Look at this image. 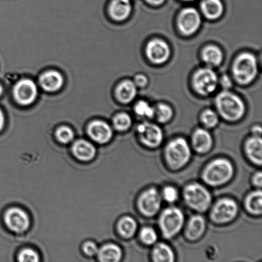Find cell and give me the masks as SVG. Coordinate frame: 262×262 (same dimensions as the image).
I'll use <instances>...</instances> for the list:
<instances>
[{
  "label": "cell",
  "instance_id": "obj_10",
  "mask_svg": "<svg viewBox=\"0 0 262 262\" xmlns=\"http://www.w3.org/2000/svg\"><path fill=\"white\" fill-rule=\"evenodd\" d=\"M4 220L8 228L16 233L25 232L30 225V218L27 213L18 207H12L7 210Z\"/></svg>",
  "mask_w": 262,
  "mask_h": 262
},
{
  "label": "cell",
  "instance_id": "obj_13",
  "mask_svg": "<svg viewBox=\"0 0 262 262\" xmlns=\"http://www.w3.org/2000/svg\"><path fill=\"white\" fill-rule=\"evenodd\" d=\"M201 23V17L199 12L194 8L184 9L179 17V29L184 35H191L196 32Z\"/></svg>",
  "mask_w": 262,
  "mask_h": 262
},
{
  "label": "cell",
  "instance_id": "obj_9",
  "mask_svg": "<svg viewBox=\"0 0 262 262\" xmlns=\"http://www.w3.org/2000/svg\"><path fill=\"white\" fill-rule=\"evenodd\" d=\"M161 205V198L158 190H146L139 198L138 205L140 212L146 217H152L158 214Z\"/></svg>",
  "mask_w": 262,
  "mask_h": 262
},
{
  "label": "cell",
  "instance_id": "obj_5",
  "mask_svg": "<svg viewBox=\"0 0 262 262\" xmlns=\"http://www.w3.org/2000/svg\"><path fill=\"white\" fill-rule=\"evenodd\" d=\"M185 202L191 209L204 212L210 207L212 196L208 190L199 184L188 185L184 191Z\"/></svg>",
  "mask_w": 262,
  "mask_h": 262
},
{
  "label": "cell",
  "instance_id": "obj_2",
  "mask_svg": "<svg viewBox=\"0 0 262 262\" xmlns=\"http://www.w3.org/2000/svg\"><path fill=\"white\" fill-rule=\"evenodd\" d=\"M234 169L230 161L218 159L213 161L204 169L202 178L211 186H220L227 183L232 178Z\"/></svg>",
  "mask_w": 262,
  "mask_h": 262
},
{
  "label": "cell",
  "instance_id": "obj_3",
  "mask_svg": "<svg viewBox=\"0 0 262 262\" xmlns=\"http://www.w3.org/2000/svg\"><path fill=\"white\" fill-rule=\"evenodd\" d=\"M236 81L242 84L251 83L258 74V63L255 56L250 53L241 54L233 66Z\"/></svg>",
  "mask_w": 262,
  "mask_h": 262
},
{
  "label": "cell",
  "instance_id": "obj_4",
  "mask_svg": "<svg viewBox=\"0 0 262 262\" xmlns=\"http://www.w3.org/2000/svg\"><path fill=\"white\" fill-rule=\"evenodd\" d=\"M191 155L189 144L183 138L172 140L166 148L167 163L173 169L181 168L188 163Z\"/></svg>",
  "mask_w": 262,
  "mask_h": 262
},
{
  "label": "cell",
  "instance_id": "obj_17",
  "mask_svg": "<svg viewBox=\"0 0 262 262\" xmlns=\"http://www.w3.org/2000/svg\"><path fill=\"white\" fill-rule=\"evenodd\" d=\"M192 146L200 154H205L212 148V138L207 130L198 129L192 135Z\"/></svg>",
  "mask_w": 262,
  "mask_h": 262
},
{
  "label": "cell",
  "instance_id": "obj_6",
  "mask_svg": "<svg viewBox=\"0 0 262 262\" xmlns=\"http://www.w3.org/2000/svg\"><path fill=\"white\" fill-rule=\"evenodd\" d=\"M184 215L177 207H169L162 213L159 225L164 237L170 238L176 236L183 227Z\"/></svg>",
  "mask_w": 262,
  "mask_h": 262
},
{
  "label": "cell",
  "instance_id": "obj_34",
  "mask_svg": "<svg viewBox=\"0 0 262 262\" xmlns=\"http://www.w3.org/2000/svg\"><path fill=\"white\" fill-rule=\"evenodd\" d=\"M140 238L145 245H151L158 240V235L152 228L145 227L141 230Z\"/></svg>",
  "mask_w": 262,
  "mask_h": 262
},
{
  "label": "cell",
  "instance_id": "obj_19",
  "mask_svg": "<svg viewBox=\"0 0 262 262\" xmlns=\"http://www.w3.org/2000/svg\"><path fill=\"white\" fill-rule=\"evenodd\" d=\"M109 11L113 19L118 21L126 19L131 12L130 0H112Z\"/></svg>",
  "mask_w": 262,
  "mask_h": 262
},
{
  "label": "cell",
  "instance_id": "obj_30",
  "mask_svg": "<svg viewBox=\"0 0 262 262\" xmlns=\"http://www.w3.org/2000/svg\"><path fill=\"white\" fill-rule=\"evenodd\" d=\"M132 124V120L129 115L121 113L116 115L114 119V125L115 129L120 131L126 130Z\"/></svg>",
  "mask_w": 262,
  "mask_h": 262
},
{
  "label": "cell",
  "instance_id": "obj_40",
  "mask_svg": "<svg viewBox=\"0 0 262 262\" xmlns=\"http://www.w3.org/2000/svg\"><path fill=\"white\" fill-rule=\"evenodd\" d=\"M253 183L256 187H261L262 185V174L260 171L256 173L253 178Z\"/></svg>",
  "mask_w": 262,
  "mask_h": 262
},
{
  "label": "cell",
  "instance_id": "obj_25",
  "mask_svg": "<svg viewBox=\"0 0 262 262\" xmlns=\"http://www.w3.org/2000/svg\"><path fill=\"white\" fill-rule=\"evenodd\" d=\"M223 58L222 51L217 46H209L203 50V60L210 66H220L222 62Z\"/></svg>",
  "mask_w": 262,
  "mask_h": 262
},
{
  "label": "cell",
  "instance_id": "obj_36",
  "mask_svg": "<svg viewBox=\"0 0 262 262\" xmlns=\"http://www.w3.org/2000/svg\"><path fill=\"white\" fill-rule=\"evenodd\" d=\"M164 199L167 202L174 203L178 199L179 194L177 190L172 186H167L164 189L163 192Z\"/></svg>",
  "mask_w": 262,
  "mask_h": 262
},
{
  "label": "cell",
  "instance_id": "obj_12",
  "mask_svg": "<svg viewBox=\"0 0 262 262\" xmlns=\"http://www.w3.org/2000/svg\"><path fill=\"white\" fill-rule=\"evenodd\" d=\"M14 96L15 101L23 106L32 104L37 98V86L30 79H22L15 84Z\"/></svg>",
  "mask_w": 262,
  "mask_h": 262
},
{
  "label": "cell",
  "instance_id": "obj_20",
  "mask_svg": "<svg viewBox=\"0 0 262 262\" xmlns=\"http://www.w3.org/2000/svg\"><path fill=\"white\" fill-rule=\"evenodd\" d=\"M246 152L254 164L261 166L262 163V141L260 136H254L246 141Z\"/></svg>",
  "mask_w": 262,
  "mask_h": 262
},
{
  "label": "cell",
  "instance_id": "obj_44",
  "mask_svg": "<svg viewBox=\"0 0 262 262\" xmlns=\"http://www.w3.org/2000/svg\"><path fill=\"white\" fill-rule=\"evenodd\" d=\"M2 92H3L2 86L1 84H0V96H2Z\"/></svg>",
  "mask_w": 262,
  "mask_h": 262
},
{
  "label": "cell",
  "instance_id": "obj_8",
  "mask_svg": "<svg viewBox=\"0 0 262 262\" xmlns=\"http://www.w3.org/2000/svg\"><path fill=\"white\" fill-rule=\"evenodd\" d=\"M238 206L234 200L223 199L213 207L210 217L213 222L220 224L232 222L237 216Z\"/></svg>",
  "mask_w": 262,
  "mask_h": 262
},
{
  "label": "cell",
  "instance_id": "obj_38",
  "mask_svg": "<svg viewBox=\"0 0 262 262\" xmlns=\"http://www.w3.org/2000/svg\"><path fill=\"white\" fill-rule=\"evenodd\" d=\"M135 84L136 86L143 88V87L147 85L148 79L145 75H143V74H138V75L135 77Z\"/></svg>",
  "mask_w": 262,
  "mask_h": 262
},
{
  "label": "cell",
  "instance_id": "obj_22",
  "mask_svg": "<svg viewBox=\"0 0 262 262\" xmlns=\"http://www.w3.org/2000/svg\"><path fill=\"white\" fill-rule=\"evenodd\" d=\"M201 9L207 19L215 20L223 14L224 8L221 0H202Z\"/></svg>",
  "mask_w": 262,
  "mask_h": 262
},
{
  "label": "cell",
  "instance_id": "obj_18",
  "mask_svg": "<svg viewBox=\"0 0 262 262\" xmlns=\"http://www.w3.org/2000/svg\"><path fill=\"white\" fill-rule=\"evenodd\" d=\"M63 83L62 76L58 72L48 71L40 78V84L45 91L50 92L58 91Z\"/></svg>",
  "mask_w": 262,
  "mask_h": 262
},
{
  "label": "cell",
  "instance_id": "obj_14",
  "mask_svg": "<svg viewBox=\"0 0 262 262\" xmlns=\"http://www.w3.org/2000/svg\"><path fill=\"white\" fill-rule=\"evenodd\" d=\"M146 54L151 62L161 64L168 60L171 51L166 42L160 39H154L146 45Z\"/></svg>",
  "mask_w": 262,
  "mask_h": 262
},
{
  "label": "cell",
  "instance_id": "obj_21",
  "mask_svg": "<svg viewBox=\"0 0 262 262\" xmlns=\"http://www.w3.org/2000/svg\"><path fill=\"white\" fill-rule=\"evenodd\" d=\"M206 224L201 215H194L190 219L186 229V237L189 241H196L202 237Z\"/></svg>",
  "mask_w": 262,
  "mask_h": 262
},
{
  "label": "cell",
  "instance_id": "obj_15",
  "mask_svg": "<svg viewBox=\"0 0 262 262\" xmlns=\"http://www.w3.org/2000/svg\"><path fill=\"white\" fill-rule=\"evenodd\" d=\"M87 132L92 140L99 144L107 143L113 136L111 127L101 120H95L91 122L89 125Z\"/></svg>",
  "mask_w": 262,
  "mask_h": 262
},
{
  "label": "cell",
  "instance_id": "obj_39",
  "mask_svg": "<svg viewBox=\"0 0 262 262\" xmlns=\"http://www.w3.org/2000/svg\"><path fill=\"white\" fill-rule=\"evenodd\" d=\"M221 84L224 89H229L232 85V81L227 75L222 76L221 79Z\"/></svg>",
  "mask_w": 262,
  "mask_h": 262
},
{
  "label": "cell",
  "instance_id": "obj_42",
  "mask_svg": "<svg viewBox=\"0 0 262 262\" xmlns=\"http://www.w3.org/2000/svg\"><path fill=\"white\" fill-rule=\"evenodd\" d=\"M253 135L255 136H260L261 134V128L258 125L253 127L252 129Z\"/></svg>",
  "mask_w": 262,
  "mask_h": 262
},
{
  "label": "cell",
  "instance_id": "obj_41",
  "mask_svg": "<svg viewBox=\"0 0 262 262\" xmlns=\"http://www.w3.org/2000/svg\"><path fill=\"white\" fill-rule=\"evenodd\" d=\"M145 1L148 3L149 4L154 5V6H158L163 4L165 0H145Z\"/></svg>",
  "mask_w": 262,
  "mask_h": 262
},
{
  "label": "cell",
  "instance_id": "obj_7",
  "mask_svg": "<svg viewBox=\"0 0 262 262\" xmlns=\"http://www.w3.org/2000/svg\"><path fill=\"white\" fill-rule=\"evenodd\" d=\"M217 74L209 68L199 69L194 74L193 85L198 93L207 96L213 93L217 88Z\"/></svg>",
  "mask_w": 262,
  "mask_h": 262
},
{
  "label": "cell",
  "instance_id": "obj_16",
  "mask_svg": "<svg viewBox=\"0 0 262 262\" xmlns=\"http://www.w3.org/2000/svg\"><path fill=\"white\" fill-rule=\"evenodd\" d=\"M72 151L77 159L83 161H91L96 154L95 146L85 140L76 141L72 146Z\"/></svg>",
  "mask_w": 262,
  "mask_h": 262
},
{
  "label": "cell",
  "instance_id": "obj_33",
  "mask_svg": "<svg viewBox=\"0 0 262 262\" xmlns=\"http://www.w3.org/2000/svg\"><path fill=\"white\" fill-rule=\"evenodd\" d=\"M136 114L141 117L151 118L154 116V108L150 106L147 102L140 101L136 104L135 107Z\"/></svg>",
  "mask_w": 262,
  "mask_h": 262
},
{
  "label": "cell",
  "instance_id": "obj_29",
  "mask_svg": "<svg viewBox=\"0 0 262 262\" xmlns=\"http://www.w3.org/2000/svg\"><path fill=\"white\" fill-rule=\"evenodd\" d=\"M173 115V110L166 104H159L156 108H154V116H156L158 121L161 123L168 122L171 120Z\"/></svg>",
  "mask_w": 262,
  "mask_h": 262
},
{
  "label": "cell",
  "instance_id": "obj_32",
  "mask_svg": "<svg viewBox=\"0 0 262 262\" xmlns=\"http://www.w3.org/2000/svg\"><path fill=\"white\" fill-rule=\"evenodd\" d=\"M56 137L58 141L63 144L70 143L74 138V133L70 127L61 126L56 130Z\"/></svg>",
  "mask_w": 262,
  "mask_h": 262
},
{
  "label": "cell",
  "instance_id": "obj_26",
  "mask_svg": "<svg viewBox=\"0 0 262 262\" xmlns=\"http://www.w3.org/2000/svg\"><path fill=\"white\" fill-rule=\"evenodd\" d=\"M152 258L156 262H173L174 260V255L173 250L168 245L160 243L154 248Z\"/></svg>",
  "mask_w": 262,
  "mask_h": 262
},
{
  "label": "cell",
  "instance_id": "obj_27",
  "mask_svg": "<svg viewBox=\"0 0 262 262\" xmlns=\"http://www.w3.org/2000/svg\"><path fill=\"white\" fill-rule=\"evenodd\" d=\"M245 205L249 212L260 215L262 212V193L260 190L251 192L246 198Z\"/></svg>",
  "mask_w": 262,
  "mask_h": 262
},
{
  "label": "cell",
  "instance_id": "obj_37",
  "mask_svg": "<svg viewBox=\"0 0 262 262\" xmlns=\"http://www.w3.org/2000/svg\"><path fill=\"white\" fill-rule=\"evenodd\" d=\"M83 250L86 255L90 256L96 255L98 253L99 249L96 244L91 241H89L84 244Z\"/></svg>",
  "mask_w": 262,
  "mask_h": 262
},
{
  "label": "cell",
  "instance_id": "obj_35",
  "mask_svg": "<svg viewBox=\"0 0 262 262\" xmlns=\"http://www.w3.org/2000/svg\"><path fill=\"white\" fill-rule=\"evenodd\" d=\"M17 258L18 261L20 262H37L39 261V256L37 253L30 248L23 249L18 255Z\"/></svg>",
  "mask_w": 262,
  "mask_h": 262
},
{
  "label": "cell",
  "instance_id": "obj_43",
  "mask_svg": "<svg viewBox=\"0 0 262 262\" xmlns=\"http://www.w3.org/2000/svg\"><path fill=\"white\" fill-rule=\"evenodd\" d=\"M5 125V117L4 114L0 109V130H2Z\"/></svg>",
  "mask_w": 262,
  "mask_h": 262
},
{
  "label": "cell",
  "instance_id": "obj_31",
  "mask_svg": "<svg viewBox=\"0 0 262 262\" xmlns=\"http://www.w3.org/2000/svg\"><path fill=\"white\" fill-rule=\"evenodd\" d=\"M201 120L205 126L213 128L216 126L219 122V117L213 110H207L202 114Z\"/></svg>",
  "mask_w": 262,
  "mask_h": 262
},
{
  "label": "cell",
  "instance_id": "obj_45",
  "mask_svg": "<svg viewBox=\"0 0 262 262\" xmlns=\"http://www.w3.org/2000/svg\"><path fill=\"white\" fill-rule=\"evenodd\" d=\"M184 1H193V0H184Z\"/></svg>",
  "mask_w": 262,
  "mask_h": 262
},
{
  "label": "cell",
  "instance_id": "obj_1",
  "mask_svg": "<svg viewBox=\"0 0 262 262\" xmlns=\"http://www.w3.org/2000/svg\"><path fill=\"white\" fill-rule=\"evenodd\" d=\"M217 109L223 119L237 121L244 116L246 107L242 100L230 92H221L215 99Z\"/></svg>",
  "mask_w": 262,
  "mask_h": 262
},
{
  "label": "cell",
  "instance_id": "obj_28",
  "mask_svg": "<svg viewBox=\"0 0 262 262\" xmlns=\"http://www.w3.org/2000/svg\"><path fill=\"white\" fill-rule=\"evenodd\" d=\"M137 223L133 217L125 216L118 223V231L120 235L124 238L132 237L137 230Z\"/></svg>",
  "mask_w": 262,
  "mask_h": 262
},
{
  "label": "cell",
  "instance_id": "obj_24",
  "mask_svg": "<svg viewBox=\"0 0 262 262\" xmlns=\"http://www.w3.org/2000/svg\"><path fill=\"white\" fill-rule=\"evenodd\" d=\"M99 260L102 262H117L122 256L121 249L114 244H107L98 251Z\"/></svg>",
  "mask_w": 262,
  "mask_h": 262
},
{
  "label": "cell",
  "instance_id": "obj_23",
  "mask_svg": "<svg viewBox=\"0 0 262 262\" xmlns=\"http://www.w3.org/2000/svg\"><path fill=\"white\" fill-rule=\"evenodd\" d=\"M137 89L135 83L126 80L122 82L117 87L116 94L118 99L122 103H129L135 98Z\"/></svg>",
  "mask_w": 262,
  "mask_h": 262
},
{
  "label": "cell",
  "instance_id": "obj_11",
  "mask_svg": "<svg viewBox=\"0 0 262 262\" xmlns=\"http://www.w3.org/2000/svg\"><path fill=\"white\" fill-rule=\"evenodd\" d=\"M137 130L141 142L148 147H158L163 142V131L158 125L144 122L138 125Z\"/></svg>",
  "mask_w": 262,
  "mask_h": 262
}]
</instances>
